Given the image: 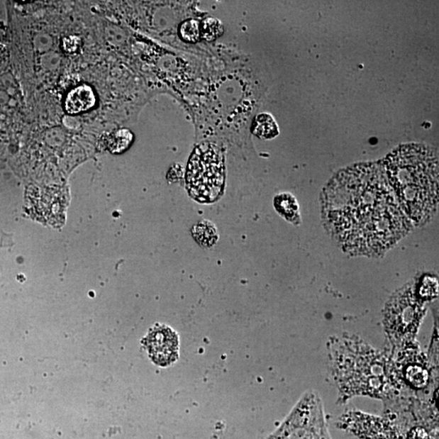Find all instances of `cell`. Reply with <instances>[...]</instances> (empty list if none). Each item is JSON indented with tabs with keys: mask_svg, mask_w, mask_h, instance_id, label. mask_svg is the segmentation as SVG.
<instances>
[{
	"mask_svg": "<svg viewBox=\"0 0 439 439\" xmlns=\"http://www.w3.org/2000/svg\"><path fill=\"white\" fill-rule=\"evenodd\" d=\"M270 439H330L320 413L318 414L299 409L292 414Z\"/></svg>",
	"mask_w": 439,
	"mask_h": 439,
	"instance_id": "7",
	"label": "cell"
},
{
	"mask_svg": "<svg viewBox=\"0 0 439 439\" xmlns=\"http://www.w3.org/2000/svg\"><path fill=\"white\" fill-rule=\"evenodd\" d=\"M226 182L223 153L214 143H203L194 150L187 170L190 196L201 204H213L223 194Z\"/></svg>",
	"mask_w": 439,
	"mask_h": 439,
	"instance_id": "4",
	"label": "cell"
},
{
	"mask_svg": "<svg viewBox=\"0 0 439 439\" xmlns=\"http://www.w3.org/2000/svg\"><path fill=\"white\" fill-rule=\"evenodd\" d=\"M274 207L282 218L294 225H299L300 215L296 198L289 193L277 194L274 198Z\"/></svg>",
	"mask_w": 439,
	"mask_h": 439,
	"instance_id": "9",
	"label": "cell"
},
{
	"mask_svg": "<svg viewBox=\"0 0 439 439\" xmlns=\"http://www.w3.org/2000/svg\"><path fill=\"white\" fill-rule=\"evenodd\" d=\"M180 36L188 43H196L200 38V24L196 20H188L180 26Z\"/></svg>",
	"mask_w": 439,
	"mask_h": 439,
	"instance_id": "13",
	"label": "cell"
},
{
	"mask_svg": "<svg viewBox=\"0 0 439 439\" xmlns=\"http://www.w3.org/2000/svg\"><path fill=\"white\" fill-rule=\"evenodd\" d=\"M394 196L410 221L424 226L433 218L438 205V157L420 145L399 148L383 161Z\"/></svg>",
	"mask_w": 439,
	"mask_h": 439,
	"instance_id": "2",
	"label": "cell"
},
{
	"mask_svg": "<svg viewBox=\"0 0 439 439\" xmlns=\"http://www.w3.org/2000/svg\"><path fill=\"white\" fill-rule=\"evenodd\" d=\"M224 32L221 22L214 18L204 19L200 25V36L207 41H213Z\"/></svg>",
	"mask_w": 439,
	"mask_h": 439,
	"instance_id": "12",
	"label": "cell"
},
{
	"mask_svg": "<svg viewBox=\"0 0 439 439\" xmlns=\"http://www.w3.org/2000/svg\"><path fill=\"white\" fill-rule=\"evenodd\" d=\"M423 304L416 297L413 286L398 291L385 309L386 331L393 343L406 342L416 335L423 318Z\"/></svg>",
	"mask_w": 439,
	"mask_h": 439,
	"instance_id": "5",
	"label": "cell"
},
{
	"mask_svg": "<svg viewBox=\"0 0 439 439\" xmlns=\"http://www.w3.org/2000/svg\"><path fill=\"white\" fill-rule=\"evenodd\" d=\"M430 279H426L421 287V294L423 297L429 298L435 296L438 291V284L435 279H432L429 285Z\"/></svg>",
	"mask_w": 439,
	"mask_h": 439,
	"instance_id": "14",
	"label": "cell"
},
{
	"mask_svg": "<svg viewBox=\"0 0 439 439\" xmlns=\"http://www.w3.org/2000/svg\"><path fill=\"white\" fill-rule=\"evenodd\" d=\"M326 229L344 252L379 257L412 230V223L376 164L349 167L321 194Z\"/></svg>",
	"mask_w": 439,
	"mask_h": 439,
	"instance_id": "1",
	"label": "cell"
},
{
	"mask_svg": "<svg viewBox=\"0 0 439 439\" xmlns=\"http://www.w3.org/2000/svg\"><path fill=\"white\" fill-rule=\"evenodd\" d=\"M192 235L200 245L211 248L218 240V233L216 226L209 221H204L193 227Z\"/></svg>",
	"mask_w": 439,
	"mask_h": 439,
	"instance_id": "11",
	"label": "cell"
},
{
	"mask_svg": "<svg viewBox=\"0 0 439 439\" xmlns=\"http://www.w3.org/2000/svg\"><path fill=\"white\" fill-rule=\"evenodd\" d=\"M345 344L337 353L335 365L337 381L344 393L371 396L384 394L387 381H391L384 358L362 343Z\"/></svg>",
	"mask_w": 439,
	"mask_h": 439,
	"instance_id": "3",
	"label": "cell"
},
{
	"mask_svg": "<svg viewBox=\"0 0 439 439\" xmlns=\"http://www.w3.org/2000/svg\"><path fill=\"white\" fill-rule=\"evenodd\" d=\"M143 344L150 359L160 367L174 365L179 358V336L170 326H154L144 338Z\"/></svg>",
	"mask_w": 439,
	"mask_h": 439,
	"instance_id": "6",
	"label": "cell"
},
{
	"mask_svg": "<svg viewBox=\"0 0 439 439\" xmlns=\"http://www.w3.org/2000/svg\"><path fill=\"white\" fill-rule=\"evenodd\" d=\"M252 131L262 140H272L279 135V126L274 116L269 113H260L255 116Z\"/></svg>",
	"mask_w": 439,
	"mask_h": 439,
	"instance_id": "10",
	"label": "cell"
},
{
	"mask_svg": "<svg viewBox=\"0 0 439 439\" xmlns=\"http://www.w3.org/2000/svg\"><path fill=\"white\" fill-rule=\"evenodd\" d=\"M96 103L93 91L87 86H80L72 90L65 99V110L70 114H77L92 108Z\"/></svg>",
	"mask_w": 439,
	"mask_h": 439,
	"instance_id": "8",
	"label": "cell"
}]
</instances>
